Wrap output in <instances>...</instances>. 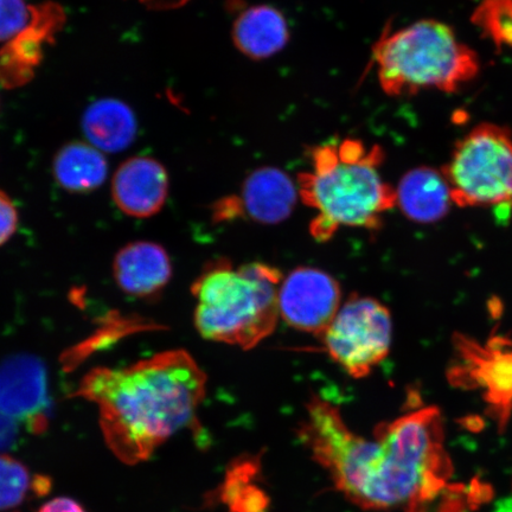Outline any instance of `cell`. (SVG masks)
Masks as SVG:
<instances>
[{
  "label": "cell",
  "mask_w": 512,
  "mask_h": 512,
  "mask_svg": "<svg viewBox=\"0 0 512 512\" xmlns=\"http://www.w3.org/2000/svg\"><path fill=\"white\" fill-rule=\"evenodd\" d=\"M206 392L207 375L188 351L177 349L125 368L92 369L75 396L98 406L107 446L132 465L194 424Z\"/></svg>",
  "instance_id": "6da1fadb"
},
{
  "label": "cell",
  "mask_w": 512,
  "mask_h": 512,
  "mask_svg": "<svg viewBox=\"0 0 512 512\" xmlns=\"http://www.w3.org/2000/svg\"><path fill=\"white\" fill-rule=\"evenodd\" d=\"M310 157L312 168L297 185L300 200L317 213L313 239L329 241L342 227L379 229L383 215L396 207V190L380 174L382 147L345 138L312 147Z\"/></svg>",
  "instance_id": "7a4b0ae2"
},
{
  "label": "cell",
  "mask_w": 512,
  "mask_h": 512,
  "mask_svg": "<svg viewBox=\"0 0 512 512\" xmlns=\"http://www.w3.org/2000/svg\"><path fill=\"white\" fill-rule=\"evenodd\" d=\"M281 281L277 267L261 262H210L191 286L198 334L243 350L258 347L277 328Z\"/></svg>",
  "instance_id": "3957f363"
},
{
  "label": "cell",
  "mask_w": 512,
  "mask_h": 512,
  "mask_svg": "<svg viewBox=\"0 0 512 512\" xmlns=\"http://www.w3.org/2000/svg\"><path fill=\"white\" fill-rule=\"evenodd\" d=\"M373 62L383 92L414 95L425 89L454 93L479 72L478 56L447 24L433 19L386 29L374 44Z\"/></svg>",
  "instance_id": "277c9868"
},
{
  "label": "cell",
  "mask_w": 512,
  "mask_h": 512,
  "mask_svg": "<svg viewBox=\"0 0 512 512\" xmlns=\"http://www.w3.org/2000/svg\"><path fill=\"white\" fill-rule=\"evenodd\" d=\"M441 171L458 207H512V133L495 124L473 128Z\"/></svg>",
  "instance_id": "5b68a950"
},
{
  "label": "cell",
  "mask_w": 512,
  "mask_h": 512,
  "mask_svg": "<svg viewBox=\"0 0 512 512\" xmlns=\"http://www.w3.org/2000/svg\"><path fill=\"white\" fill-rule=\"evenodd\" d=\"M392 337L387 307L374 298L352 296L320 339L326 354L345 373L364 379L389 355Z\"/></svg>",
  "instance_id": "8992f818"
},
{
  "label": "cell",
  "mask_w": 512,
  "mask_h": 512,
  "mask_svg": "<svg viewBox=\"0 0 512 512\" xmlns=\"http://www.w3.org/2000/svg\"><path fill=\"white\" fill-rule=\"evenodd\" d=\"M504 337L496 336L486 344L456 334V360L447 371L454 387L482 390L498 427H507L512 415V349Z\"/></svg>",
  "instance_id": "52a82bcc"
},
{
  "label": "cell",
  "mask_w": 512,
  "mask_h": 512,
  "mask_svg": "<svg viewBox=\"0 0 512 512\" xmlns=\"http://www.w3.org/2000/svg\"><path fill=\"white\" fill-rule=\"evenodd\" d=\"M278 305L293 329L320 338L343 305L341 286L318 268L298 267L281 281Z\"/></svg>",
  "instance_id": "ba28073f"
},
{
  "label": "cell",
  "mask_w": 512,
  "mask_h": 512,
  "mask_svg": "<svg viewBox=\"0 0 512 512\" xmlns=\"http://www.w3.org/2000/svg\"><path fill=\"white\" fill-rule=\"evenodd\" d=\"M299 198L298 185L283 170L262 166L249 174L238 196L217 202V221L251 219L262 224H278L291 216Z\"/></svg>",
  "instance_id": "9c48e42d"
},
{
  "label": "cell",
  "mask_w": 512,
  "mask_h": 512,
  "mask_svg": "<svg viewBox=\"0 0 512 512\" xmlns=\"http://www.w3.org/2000/svg\"><path fill=\"white\" fill-rule=\"evenodd\" d=\"M112 194L124 214L147 219L164 207L169 194L168 172L156 159H128L114 176Z\"/></svg>",
  "instance_id": "30bf717a"
},
{
  "label": "cell",
  "mask_w": 512,
  "mask_h": 512,
  "mask_svg": "<svg viewBox=\"0 0 512 512\" xmlns=\"http://www.w3.org/2000/svg\"><path fill=\"white\" fill-rule=\"evenodd\" d=\"M115 283L128 296L150 299L162 293L172 277L168 252L158 243L136 241L121 248L113 264Z\"/></svg>",
  "instance_id": "8fae6325"
},
{
  "label": "cell",
  "mask_w": 512,
  "mask_h": 512,
  "mask_svg": "<svg viewBox=\"0 0 512 512\" xmlns=\"http://www.w3.org/2000/svg\"><path fill=\"white\" fill-rule=\"evenodd\" d=\"M232 37L240 53L249 59L265 60L286 47L290 29L278 9L270 5H253L238 12Z\"/></svg>",
  "instance_id": "7c38bea8"
},
{
  "label": "cell",
  "mask_w": 512,
  "mask_h": 512,
  "mask_svg": "<svg viewBox=\"0 0 512 512\" xmlns=\"http://www.w3.org/2000/svg\"><path fill=\"white\" fill-rule=\"evenodd\" d=\"M396 190V206L407 219L419 223L443 220L452 201L450 185L443 171L428 166L408 171Z\"/></svg>",
  "instance_id": "4fadbf2b"
},
{
  "label": "cell",
  "mask_w": 512,
  "mask_h": 512,
  "mask_svg": "<svg viewBox=\"0 0 512 512\" xmlns=\"http://www.w3.org/2000/svg\"><path fill=\"white\" fill-rule=\"evenodd\" d=\"M60 10L44 4L34 9L31 24L0 51V80L10 87L28 81L42 57V44L59 23Z\"/></svg>",
  "instance_id": "5bb4252c"
},
{
  "label": "cell",
  "mask_w": 512,
  "mask_h": 512,
  "mask_svg": "<svg viewBox=\"0 0 512 512\" xmlns=\"http://www.w3.org/2000/svg\"><path fill=\"white\" fill-rule=\"evenodd\" d=\"M82 126L91 145L105 152L123 151L137 133L136 115L117 99L94 102L83 115Z\"/></svg>",
  "instance_id": "9a60e30c"
},
{
  "label": "cell",
  "mask_w": 512,
  "mask_h": 512,
  "mask_svg": "<svg viewBox=\"0 0 512 512\" xmlns=\"http://www.w3.org/2000/svg\"><path fill=\"white\" fill-rule=\"evenodd\" d=\"M108 165L101 151L93 145L70 143L57 153L54 175L63 189L88 192L106 181Z\"/></svg>",
  "instance_id": "2e32d148"
},
{
  "label": "cell",
  "mask_w": 512,
  "mask_h": 512,
  "mask_svg": "<svg viewBox=\"0 0 512 512\" xmlns=\"http://www.w3.org/2000/svg\"><path fill=\"white\" fill-rule=\"evenodd\" d=\"M49 480L32 476L18 460L0 456V510H8L22 504L32 495L47 494Z\"/></svg>",
  "instance_id": "e0dca14e"
},
{
  "label": "cell",
  "mask_w": 512,
  "mask_h": 512,
  "mask_svg": "<svg viewBox=\"0 0 512 512\" xmlns=\"http://www.w3.org/2000/svg\"><path fill=\"white\" fill-rule=\"evenodd\" d=\"M476 21L492 40L512 44V0H483Z\"/></svg>",
  "instance_id": "ac0fdd59"
},
{
  "label": "cell",
  "mask_w": 512,
  "mask_h": 512,
  "mask_svg": "<svg viewBox=\"0 0 512 512\" xmlns=\"http://www.w3.org/2000/svg\"><path fill=\"white\" fill-rule=\"evenodd\" d=\"M34 9L25 0H0V42H10L29 27Z\"/></svg>",
  "instance_id": "d6986e66"
},
{
  "label": "cell",
  "mask_w": 512,
  "mask_h": 512,
  "mask_svg": "<svg viewBox=\"0 0 512 512\" xmlns=\"http://www.w3.org/2000/svg\"><path fill=\"white\" fill-rule=\"evenodd\" d=\"M18 228V213L11 198L0 190V246L5 245Z\"/></svg>",
  "instance_id": "ffe728a7"
},
{
  "label": "cell",
  "mask_w": 512,
  "mask_h": 512,
  "mask_svg": "<svg viewBox=\"0 0 512 512\" xmlns=\"http://www.w3.org/2000/svg\"><path fill=\"white\" fill-rule=\"evenodd\" d=\"M40 512H86L79 503L70 498H55L43 505Z\"/></svg>",
  "instance_id": "44dd1931"
},
{
  "label": "cell",
  "mask_w": 512,
  "mask_h": 512,
  "mask_svg": "<svg viewBox=\"0 0 512 512\" xmlns=\"http://www.w3.org/2000/svg\"><path fill=\"white\" fill-rule=\"evenodd\" d=\"M150 2L162 3V5L175 6L182 5L185 2H188V0H150Z\"/></svg>",
  "instance_id": "7402d4cb"
}]
</instances>
